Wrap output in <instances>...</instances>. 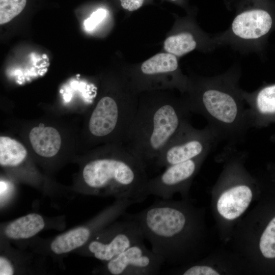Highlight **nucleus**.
Segmentation results:
<instances>
[{
	"mask_svg": "<svg viewBox=\"0 0 275 275\" xmlns=\"http://www.w3.org/2000/svg\"><path fill=\"white\" fill-rule=\"evenodd\" d=\"M241 69L235 64L221 74L188 82L186 99L191 113L208 122L219 140L233 145L252 128L248 106L239 86Z\"/></svg>",
	"mask_w": 275,
	"mask_h": 275,
	"instance_id": "f257e3e1",
	"label": "nucleus"
},
{
	"mask_svg": "<svg viewBox=\"0 0 275 275\" xmlns=\"http://www.w3.org/2000/svg\"><path fill=\"white\" fill-rule=\"evenodd\" d=\"M186 99L151 97L139 101L123 144L146 168L154 166L161 151L189 120Z\"/></svg>",
	"mask_w": 275,
	"mask_h": 275,
	"instance_id": "f03ea898",
	"label": "nucleus"
},
{
	"mask_svg": "<svg viewBox=\"0 0 275 275\" xmlns=\"http://www.w3.org/2000/svg\"><path fill=\"white\" fill-rule=\"evenodd\" d=\"M82 176L91 194L129 199L136 204L147 197V168L121 143H113L91 157Z\"/></svg>",
	"mask_w": 275,
	"mask_h": 275,
	"instance_id": "7ed1b4c3",
	"label": "nucleus"
},
{
	"mask_svg": "<svg viewBox=\"0 0 275 275\" xmlns=\"http://www.w3.org/2000/svg\"><path fill=\"white\" fill-rule=\"evenodd\" d=\"M139 224L152 251L165 263L181 258L196 237V212L184 202L162 199L130 215Z\"/></svg>",
	"mask_w": 275,
	"mask_h": 275,
	"instance_id": "20e7f679",
	"label": "nucleus"
},
{
	"mask_svg": "<svg viewBox=\"0 0 275 275\" xmlns=\"http://www.w3.org/2000/svg\"><path fill=\"white\" fill-rule=\"evenodd\" d=\"M139 101L131 95L115 98L101 97L93 109L88 130L95 141H112L123 143L127 131L135 115Z\"/></svg>",
	"mask_w": 275,
	"mask_h": 275,
	"instance_id": "39448f33",
	"label": "nucleus"
},
{
	"mask_svg": "<svg viewBox=\"0 0 275 275\" xmlns=\"http://www.w3.org/2000/svg\"><path fill=\"white\" fill-rule=\"evenodd\" d=\"M220 140L207 125L202 129L194 127L186 121L158 156L154 167L166 168L203 155Z\"/></svg>",
	"mask_w": 275,
	"mask_h": 275,
	"instance_id": "423d86ee",
	"label": "nucleus"
},
{
	"mask_svg": "<svg viewBox=\"0 0 275 275\" xmlns=\"http://www.w3.org/2000/svg\"><path fill=\"white\" fill-rule=\"evenodd\" d=\"M91 241L88 250L96 259L108 262L132 245L143 242L144 236L138 222L130 215Z\"/></svg>",
	"mask_w": 275,
	"mask_h": 275,
	"instance_id": "0eeeda50",
	"label": "nucleus"
},
{
	"mask_svg": "<svg viewBox=\"0 0 275 275\" xmlns=\"http://www.w3.org/2000/svg\"><path fill=\"white\" fill-rule=\"evenodd\" d=\"M206 156L203 155L166 167L160 174L148 179L145 187L146 195L169 200L176 193L186 192Z\"/></svg>",
	"mask_w": 275,
	"mask_h": 275,
	"instance_id": "6e6552de",
	"label": "nucleus"
},
{
	"mask_svg": "<svg viewBox=\"0 0 275 275\" xmlns=\"http://www.w3.org/2000/svg\"><path fill=\"white\" fill-rule=\"evenodd\" d=\"M164 264L163 260L142 242L106 262L105 269L113 275H154L159 273Z\"/></svg>",
	"mask_w": 275,
	"mask_h": 275,
	"instance_id": "1a4fd4ad",
	"label": "nucleus"
},
{
	"mask_svg": "<svg viewBox=\"0 0 275 275\" xmlns=\"http://www.w3.org/2000/svg\"><path fill=\"white\" fill-rule=\"evenodd\" d=\"M242 95L249 108L252 128L275 116V84L254 92L243 90Z\"/></svg>",
	"mask_w": 275,
	"mask_h": 275,
	"instance_id": "9d476101",
	"label": "nucleus"
},
{
	"mask_svg": "<svg viewBox=\"0 0 275 275\" xmlns=\"http://www.w3.org/2000/svg\"><path fill=\"white\" fill-rule=\"evenodd\" d=\"M200 44L210 52L218 47L214 36L197 38L190 31H182L168 37L164 42V48L167 52L179 57L196 49Z\"/></svg>",
	"mask_w": 275,
	"mask_h": 275,
	"instance_id": "9b49d317",
	"label": "nucleus"
},
{
	"mask_svg": "<svg viewBox=\"0 0 275 275\" xmlns=\"http://www.w3.org/2000/svg\"><path fill=\"white\" fill-rule=\"evenodd\" d=\"M32 147L39 155L51 157L56 155L61 146V138L58 131L50 126H36L30 132Z\"/></svg>",
	"mask_w": 275,
	"mask_h": 275,
	"instance_id": "f8f14e48",
	"label": "nucleus"
},
{
	"mask_svg": "<svg viewBox=\"0 0 275 275\" xmlns=\"http://www.w3.org/2000/svg\"><path fill=\"white\" fill-rule=\"evenodd\" d=\"M43 217L37 213H30L20 217L8 224L5 228L6 236L13 239L31 238L44 227Z\"/></svg>",
	"mask_w": 275,
	"mask_h": 275,
	"instance_id": "ddd939ff",
	"label": "nucleus"
},
{
	"mask_svg": "<svg viewBox=\"0 0 275 275\" xmlns=\"http://www.w3.org/2000/svg\"><path fill=\"white\" fill-rule=\"evenodd\" d=\"M92 231L90 228L80 227L57 236L51 242V250L56 254L68 253L82 246L90 239Z\"/></svg>",
	"mask_w": 275,
	"mask_h": 275,
	"instance_id": "4468645a",
	"label": "nucleus"
},
{
	"mask_svg": "<svg viewBox=\"0 0 275 275\" xmlns=\"http://www.w3.org/2000/svg\"><path fill=\"white\" fill-rule=\"evenodd\" d=\"M178 69L176 56L168 52L155 54L144 62L141 67L142 73L148 76L174 73Z\"/></svg>",
	"mask_w": 275,
	"mask_h": 275,
	"instance_id": "2eb2a0df",
	"label": "nucleus"
},
{
	"mask_svg": "<svg viewBox=\"0 0 275 275\" xmlns=\"http://www.w3.org/2000/svg\"><path fill=\"white\" fill-rule=\"evenodd\" d=\"M26 156L27 151L20 142L8 136L0 137L1 166H17L24 161Z\"/></svg>",
	"mask_w": 275,
	"mask_h": 275,
	"instance_id": "dca6fc26",
	"label": "nucleus"
},
{
	"mask_svg": "<svg viewBox=\"0 0 275 275\" xmlns=\"http://www.w3.org/2000/svg\"><path fill=\"white\" fill-rule=\"evenodd\" d=\"M259 246L266 258H275V216L269 222L261 234Z\"/></svg>",
	"mask_w": 275,
	"mask_h": 275,
	"instance_id": "f3484780",
	"label": "nucleus"
},
{
	"mask_svg": "<svg viewBox=\"0 0 275 275\" xmlns=\"http://www.w3.org/2000/svg\"><path fill=\"white\" fill-rule=\"evenodd\" d=\"M26 0H0V24L8 23L20 14Z\"/></svg>",
	"mask_w": 275,
	"mask_h": 275,
	"instance_id": "a211bd4d",
	"label": "nucleus"
},
{
	"mask_svg": "<svg viewBox=\"0 0 275 275\" xmlns=\"http://www.w3.org/2000/svg\"><path fill=\"white\" fill-rule=\"evenodd\" d=\"M180 274L183 275H217L220 272L207 265L197 264L182 269Z\"/></svg>",
	"mask_w": 275,
	"mask_h": 275,
	"instance_id": "6ab92c4d",
	"label": "nucleus"
},
{
	"mask_svg": "<svg viewBox=\"0 0 275 275\" xmlns=\"http://www.w3.org/2000/svg\"><path fill=\"white\" fill-rule=\"evenodd\" d=\"M106 15L104 9H99L94 12L90 17L85 20L84 25L88 31H92L103 20Z\"/></svg>",
	"mask_w": 275,
	"mask_h": 275,
	"instance_id": "aec40b11",
	"label": "nucleus"
},
{
	"mask_svg": "<svg viewBox=\"0 0 275 275\" xmlns=\"http://www.w3.org/2000/svg\"><path fill=\"white\" fill-rule=\"evenodd\" d=\"M122 8L129 11L138 10L142 7L144 0H120Z\"/></svg>",
	"mask_w": 275,
	"mask_h": 275,
	"instance_id": "412c9836",
	"label": "nucleus"
},
{
	"mask_svg": "<svg viewBox=\"0 0 275 275\" xmlns=\"http://www.w3.org/2000/svg\"><path fill=\"white\" fill-rule=\"evenodd\" d=\"M14 274V269L10 261L6 258L0 257V274L12 275Z\"/></svg>",
	"mask_w": 275,
	"mask_h": 275,
	"instance_id": "4be33fe9",
	"label": "nucleus"
},
{
	"mask_svg": "<svg viewBox=\"0 0 275 275\" xmlns=\"http://www.w3.org/2000/svg\"><path fill=\"white\" fill-rule=\"evenodd\" d=\"M171 1H176V0H171Z\"/></svg>",
	"mask_w": 275,
	"mask_h": 275,
	"instance_id": "5701e85b",
	"label": "nucleus"
}]
</instances>
